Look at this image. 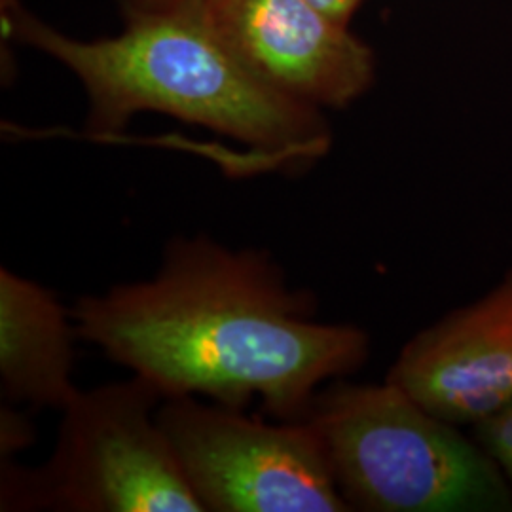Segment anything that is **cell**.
I'll list each match as a JSON object with an SVG mask.
<instances>
[{
	"label": "cell",
	"mask_w": 512,
	"mask_h": 512,
	"mask_svg": "<svg viewBox=\"0 0 512 512\" xmlns=\"http://www.w3.org/2000/svg\"><path fill=\"white\" fill-rule=\"evenodd\" d=\"M315 8H319L323 14H327L329 18L348 25L349 19L355 14V10L359 8V4L363 0H310Z\"/></svg>",
	"instance_id": "obj_11"
},
{
	"label": "cell",
	"mask_w": 512,
	"mask_h": 512,
	"mask_svg": "<svg viewBox=\"0 0 512 512\" xmlns=\"http://www.w3.org/2000/svg\"><path fill=\"white\" fill-rule=\"evenodd\" d=\"M164 395L131 374L78 391L38 469L2 459V511L203 512L158 421Z\"/></svg>",
	"instance_id": "obj_4"
},
{
	"label": "cell",
	"mask_w": 512,
	"mask_h": 512,
	"mask_svg": "<svg viewBox=\"0 0 512 512\" xmlns=\"http://www.w3.org/2000/svg\"><path fill=\"white\" fill-rule=\"evenodd\" d=\"M14 37L59 59L84 84L88 128L112 135L139 112H162L245 143L270 167H302L329 152L321 109L251 73L205 21L200 0L129 10L122 35L65 37L19 6L4 10Z\"/></svg>",
	"instance_id": "obj_2"
},
{
	"label": "cell",
	"mask_w": 512,
	"mask_h": 512,
	"mask_svg": "<svg viewBox=\"0 0 512 512\" xmlns=\"http://www.w3.org/2000/svg\"><path fill=\"white\" fill-rule=\"evenodd\" d=\"M12 6H18V2H16V0H2V8H4V10L12 8Z\"/></svg>",
	"instance_id": "obj_13"
},
{
	"label": "cell",
	"mask_w": 512,
	"mask_h": 512,
	"mask_svg": "<svg viewBox=\"0 0 512 512\" xmlns=\"http://www.w3.org/2000/svg\"><path fill=\"white\" fill-rule=\"evenodd\" d=\"M73 311L54 291L0 268V382L4 403L63 410L74 385Z\"/></svg>",
	"instance_id": "obj_8"
},
{
	"label": "cell",
	"mask_w": 512,
	"mask_h": 512,
	"mask_svg": "<svg viewBox=\"0 0 512 512\" xmlns=\"http://www.w3.org/2000/svg\"><path fill=\"white\" fill-rule=\"evenodd\" d=\"M158 421L205 512H349L308 420L169 397Z\"/></svg>",
	"instance_id": "obj_5"
},
{
	"label": "cell",
	"mask_w": 512,
	"mask_h": 512,
	"mask_svg": "<svg viewBox=\"0 0 512 512\" xmlns=\"http://www.w3.org/2000/svg\"><path fill=\"white\" fill-rule=\"evenodd\" d=\"M71 311L78 338L164 399L243 410L260 401L272 420H306L315 395L370 355L368 332L319 321L313 293L266 251L207 234L169 241L152 277L86 294Z\"/></svg>",
	"instance_id": "obj_1"
},
{
	"label": "cell",
	"mask_w": 512,
	"mask_h": 512,
	"mask_svg": "<svg viewBox=\"0 0 512 512\" xmlns=\"http://www.w3.org/2000/svg\"><path fill=\"white\" fill-rule=\"evenodd\" d=\"M385 380L459 427L511 404L512 266L475 302L416 332Z\"/></svg>",
	"instance_id": "obj_7"
},
{
	"label": "cell",
	"mask_w": 512,
	"mask_h": 512,
	"mask_svg": "<svg viewBox=\"0 0 512 512\" xmlns=\"http://www.w3.org/2000/svg\"><path fill=\"white\" fill-rule=\"evenodd\" d=\"M213 33L277 92L315 109H344L365 95L374 52L310 0H200Z\"/></svg>",
	"instance_id": "obj_6"
},
{
	"label": "cell",
	"mask_w": 512,
	"mask_h": 512,
	"mask_svg": "<svg viewBox=\"0 0 512 512\" xmlns=\"http://www.w3.org/2000/svg\"><path fill=\"white\" fill-rule=\"evenodd\" d=\"M35 439V427L21 412L18 404L8 403L0 410V452L2 459L12 458L16 452L29 448Z\"/></svg>",
	"instance_id": "obj_10"
},
{
	"label": "cell",
	"mask_w": 512,
	"mask_h": 512,
	"mask_svg": "<svg viewBox=\"0 0 512 512\" xmlns=\"http://www.w3.org/2000/svg\"><path fill=\"white\" fill-rule=\"evenodd\" d=\"M175 2H181V0H129V10H154Z\"/></svg>",
	"instance_id": "obj_12"
},
{
	"label": "cell",
	"mask_w": 512,
	"mask_h": 512,
	"mask_svg": "<svg viewBox=\"0 0 512 512\" xmlns=\"http://www.w3.org/2000/svg\"><path fill=\"white\" fill-rule=\"evenodd\" d=\"M473 439L494 459L512 492V403L471 427Z\"/></svg>",
	"instance_id": "obj_9"
},
{
	"label": "cell",
	"mask_w": 512,
	"mask_h": 512,
	"mask_svg": "<svg viewBox=\"0 0 512 512\" xmlns=\"http://www.w3.org/2000/svg\"><path fill=\"white\" fill-rule=\"evenodd\" d=\"M351 511L512 512L494 459L399 385H325L308 418Z\"/></svg>",
	"instance_id": "obj_3"
}]
</instances>
